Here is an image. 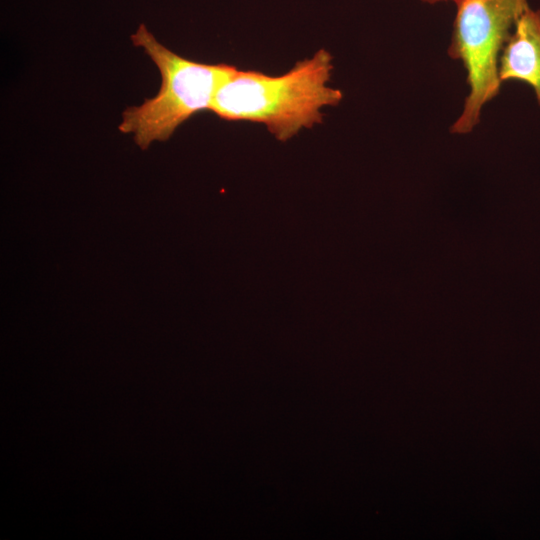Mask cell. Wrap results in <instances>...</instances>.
<instances>
[{
  "mask_svg": "<svg viewBox=\"0 0 540 540\" xmlns=\"http://www.w3.org/2000/svg\"><path fill=\"white\" fill-rule=\"evenodd\" d=\"M499 79L526 83L540 106V9L528 7L517 20L500 56Z\"/></svg>",
  "mask_w": 540,
  "mask_h": 540,
  "instance_id": "4",
  "label": "cell"
},
{
  "mask_svg": "<svg viewBox=\"0 0 540 540\" xmlns=\"http://www.w3.org/2000/svg\"><path fill=\"white\" fill-rule=\"evenodd\" d=\"M420 1L429 5H435V4H440V3L453 2L454 0H420Z\"/></svg>",
  "mask_w": 540,
  "mask_h": 540,
  "instance_id": "5",
  "label": "cell"
},
{
  "mask_svg": "<svg viewBox=\"0 0 540 540\" xmlns=\"http://www.w3.org/2000/svg\"><path fill=\"white\" fill-rule=\"evenodd\" d=\"M131 41L144 50L161 75L158 93L125 109L118 126L145 149L154 141L169 139L193 115L210 110L218 87L234 66L182 57L161 44L144 24L131 35Z\"/></svg>",
  "mask_w": 540,
  "mask_h": 540,
  "instance_id": "2",
  "label": "cell"
},
{
  "mask_svg": "<svg viewBox=\"0 0 540 540\" xmlns=\"http://www.w3.org/2000/svg\"><path fill=\"white\" fill-rule=\"evenodd\" d=\"M333 57L319 49L281 75L256 70L229 72L218 87L209 111L226 121L264 125L280 141L305 128L320 124L322 109L343 100V92L331 87Z\"/></svg>",
  "mask_w": 540,
  "mask_h": 540,
  "instance_id": "1",
  "label": "cell"
},
{
  "mask_svg": "<svg viewBox=\"0 0 540 540\" xmlns=\"http://www.w3.org/2000/svg\"><path fill=\"white\" fill-rule=\"evenodd\" d=\"M456 7L448 56L459 62L468 87L461 112L450 126L455 135L471 133L483 110L501 90L499 60L528 0H454Z\"/></svg>",
  "mask_w": 540,
  "mask_h": 540,
  "instance_id": "3",
  "label": "cell"
}]
</instances>
